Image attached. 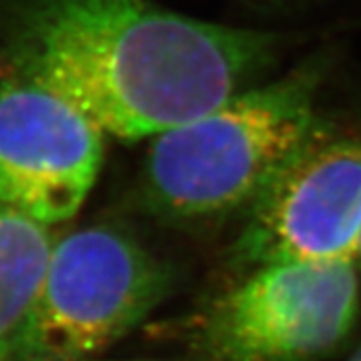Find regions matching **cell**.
I'll return each instance as SVG.
<instances>
[{"mask_svg": "<svg viewBox=\"0 0 361 361\" xmlns=\"http://www.w3.org/2000/svg\"><path fill=\"white\" fill-rule=\"evenodd\" d=\"M281 37L155 0H17L0 19V68L44 87L104 135L164 133L257 85Z\"/></svg>", "mask_w": 361, "mask_h": 361, "instance_id": "cell-1", "label": "cell"}, {"mask_svg": "<svg viewBox=\"0 0 361 361\" xmlns=\"http://www.w3.org/2000/svg\"><path fill=\"white\" fill-rule=\"evenodd\" d=\"M321 81V65H305L153 137L142 170L149 209L171 221L249 209L319 124Z\"/></svg>", "mask_w": 361, "mask_h": 361, "instance_id": "cell-2", "label": "cell"}, {"mask_svg": "<svg viewBox=\"0 0 361 361\" xmlns=\"http://www.w3.org/2000/svg\"><path fill=\"white\" fill-rule=\"evenodd\" d=\"M171 269L111 225L54 243L37 293L0 341V361H94L161 306Z\"/></svg>", "mask_w": 361, "mask_h": 361, "instance_id": "cell-3", "label": "cell"}, {"mask_svg": "<svg viewBox=\"0 0 361 361\" xmlns=\"http://www.w3.org/2000/svg\"><path fill=\"white\" fill-rule=\"evenodd\" d=\"M360 315L356 262H282L249 269L203 312L207 361H315Z\"/></svg>", "mask_w": 361, "mask_h": 361, "instance_id": "cell-4", "label": "cell"}, {"mask_svg": "<svg viewBox=\"0 0 361 361\" xmlns=\"http://www.w3.org/2000/svg\"><path fill=\"white\" fill-rule=\"evenodd\" d=\"M360 240L361 142L317 124L249 207L233 258L245 269L356 262Z\"/></svg>", "mask_w": 361, "mask_h": 361, "instance_id": "cell-5", "label": "cell"}, {"mask_svg": "<svg viewBox=\"0 0 361 361\" xmlns=\"http://www.w3.org/2000/svg\"><path fill=\"white\" fill-rule=\"evenodd\" d=\"M100 129L44 87L0 68V201L43 225L68 221L104 162Z\"/></svg>", "mask_w": 361, "mask_h": 361, "instance_id": "cell-6", "label": "cell"}, {"mask_svg": "<svg viewBox=\"0 0 361 361\" xmlns=\"http://www.w3.org/2000/svg\"><path fill=\"white\" fill-rule=\"evenodd\" d=\"M52 247L47 225L0 201V341L37 293Z\"/></svg>", "mask_w": 361, "mask_h": 361, "instance_id": "cell-7", "label": "cell"}, {"mask_svg": "<svg viewBox=\"0 0 361 361\" xmlns=\"http://www.w3.org/2000/svg\"><path fill=\"white\" fill-rule=\"evenodd\" d=\"M348 361H361V345H360V347H357V350L354 352V354H352L350 360H348Z\"/></svg>", "mask_w": 361, "mask_h": 361, "instance_id": "cell-8", "label": "cell"}, {"mask_svg": "<svg viewBox=\"0 0 361 361\" xmlns=\"http://www.w3.org/2000/svg\"><path fill=\"white\" fill-rule=\"evenodd\" d=\"M357 260L361 262V240H360V249H357Z\"/></svg>", "mask_w": 361, "mask_h": 361, "instance_id": "cell-9", "label": "cell"}, {"mask_svg": "<svg viewBox=\"0 0 361 361\" xmlns=\"http://www.w3.org/2000/svg\"><path fill=\"white\" fill-rule=\"evenodd\" d=\"M94 361H96V360H94Z\"/></svg>", "mask_w": 361, "mask_h": 361, "instance_id": "cell-10", "label": "cell"}]
</instances>
